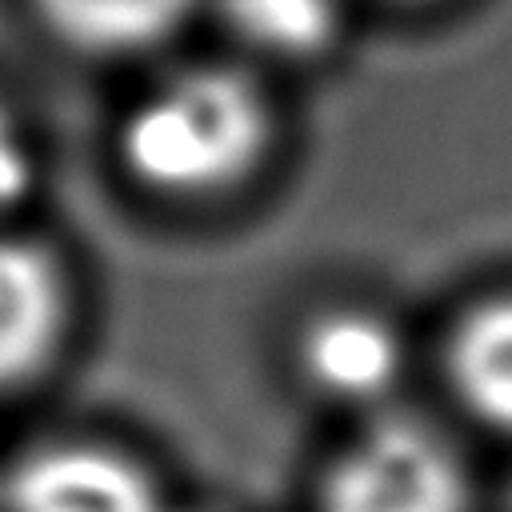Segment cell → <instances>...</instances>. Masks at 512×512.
<instances>
[{
  "mask_svg": "<svg viewBox=\"0 0 512 512\" xmlns=\"http://www.w3.org/2000/svg\"><path fill=\"white\" fill-rule=\"evenodd\" d=\"M280 120L244 60H192L156 76L116 124V168L148 200L200 208L260 180Z\"/></svg>",
  "mask_w": 512,
  "mask_h": 512,
  "instance_id": "6da1fadb",
  "label": "cell"
},
{
  "mask_svg": "<svg viewBox=\"0 0 512 512\" xmlns=\"http://www.w3.org/2000/svg\"><path fill=\"white\" fill-rule=\"evenodd\" d=\"M476 480L460 444L416 412H380L320 476L316 512H472Z\"/></svg>",
  "mask_w": 512,
  "mask_h": 512,
  "instance_id": "7a4b0ae2",
  "label": "cell"
},
{
  "mask_svg": "<svg viewBox=\"0 0 512 512\" xmlns=\"http://www.w3.org/2000/svg\"><path fill=\"white\" fill-rule=\"evenodd\" d=\"M76 324L68 260L40 236L0 228V396L36 384Z\"/></svg>",
  "mask_w": 512,
  "mask_h": 512,
  "instance_id": "3957f363",
  "label": "cell"
},
{
  "mask_svg": "<svg viewBox=\"0 0 512 512\" xmlns=\"http://www.w3.org/2000/svg\"><path fill=\"white\" fill-rule=\"evenodd\" d=\"M296 372L328 404L380 416L392 412L396 384L408 372L404 332L368 304H328L296 332Z\"/></svg>",
  "mask_w": 512,
  "mask_h": 512,
  "instance_id": "277c9868",
  "label": "cell"
},
{
  "mask_svg": "<svg viewBox=\"0 0 512 512\" xmlns=\"http://www.w3.org/2000/svg\"><path fill=\"white\" fill-rule=\"evenodd\" d=\"M4 512H164L152 472L100 440H48L24 452L4 484Z\"/></svg>",
  "mask_w": 512,
  "mask_h": 512,
  "instance_id": "5b68a950",
  "label": "cell"
},
{
  "mask_svg": "<svg viewBox=\"0 0 512 512\" xmlns=\"http://www.w3.org/2000/svg\"><path fill=\"white\" fill-rule=\"evenodd\" d=\"M440 372L464 420L512 440V288L456 312L440 344Z\"/></svg>",
  "mask_w": 512,
  "mask_h": 512,
  "instance_id": "8992f818",
  "label": "cell"
},
{
  "mask_svg": "<svg viewBox=\"0 0 512 512\" xmlns=\"http://www.w3.org/2000/svg\"><path fill=\"white\" fill-rule=\"evenodd\" d=\"M52 44L80 60L124 64L168 48L200 0H28Z\"/></svg>",
  "mask_w": 512,
  "mask_h": 512,
  "instance_id": "52a82bcc",
  "label": "cell"
},
{
  "mask_svg": "<svg viewBox=\"0 0 512 512\" xmlns=\"http://www.w3.org/2000/svg\"><path fill=\"white\" fill-rule=\"evenodd\" d=\"M244 64H308L332 52L344 0H208Z\"/></svg>",
  "mask_w": 512,
  "mask_h": 512,
  "instance_id": "ba28073f",
  "label": "cell"
},
{
  "mask_svg": "<svg viewBox=\"0 0 512 512\" xmlns=\"http://www.w3.org/2000/svg\"><path fill=\"white\" fill-rule=\"evenodd\" d=\"M40 180V152L24 116L0 96V228L32 200Z\"/></svg>",
  "mask_w": 512,
  "mask_h": 512,
  "instance_id": "9c48e42d",
  "label": "cell"
},
{
  "mask_svg": "<svg viewBox=\"0 0 512 512\" xmlns=\"http://www.w3.org/2000/svg\"><path fill=\"white\" fill-rule=\"evenodd\" d=\"M392 4H432V0H392Z\"/></svg>",
  "mask_w": 512,
  "mask_h": 512,
  "instance_id": "30bf717a",
  "label": "cell"
}]
</instances>
